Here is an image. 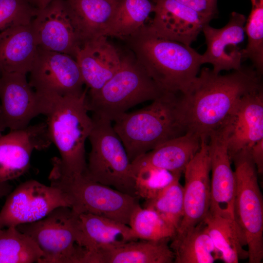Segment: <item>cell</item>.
I'll list each match as a JSON object with an SVG mask.
<instances>
[{"label":"cell","mask_w":263,"mask_h":263,"mask_svg":"<svg viewBox=\"0 0 263 263\" xmlns=\"http://www.w3.org/2000/svg\"><path fill=\"white\" fill-rule=\"evenodd\" d=\"M251 157L258 173L263 172V139L256 142L250 150Z\"/></svg>","instance_id":"d590c367"},{"label":"cell","mask_w":263,"mask_h":263,"mask_svg":"<svg viewBox=\"0 0 263 263\" xmlns=\"http://www.w3.org/2000/svg\"><path fill=\"white\" fill-rule=\"evenodd\" d=\"M147 25L158 36L190 45L210 19L176 0H157Z\"/></svg>","instance_id":"d6986e66"},{"label":"cell","mask_w":263,"mask_h":263,"mask_svg":"<svg viewBox=\"0 0 263 263\" xmlns=\"http://www.w3.org/2000/svg\"><path fill=\"white\" fill-rule=\"evenodd\" d=\"M42 255L34 241L17 227L0 228V263H39Z\"/></svg>","instance_id":"f1b7e54d"},{"label":"cell","mask_w":263,"mask_h":263,"mask_svg":"<svg viewBox=\"0 0 263 263\" xmlns=\"http://www.w3.org/2000/svg\"><path fill=\"white\" fill-rule=\"evenodd\" d=\"M77 217L70 207H60L38 221L16 227L41 250L39 263H84L87 251L77 243Z\"/></svg>","instance_id":"9c48e42d"},{"label":"cell","mask_w":263,"mask_h":263,"mask_svg":"<svg viewBox=\"0 0 263 263\" xmlns=\"http://www.w3.org/2000/svg\"><path fill=\"white\" fill-rule=\"evenodd\" d=\"M250 150L231 158L236 178L234 217L246 241L249 263H261L263 259V198Z\"/></svg>","instance_id":"ba28073f"},{"label":"cell","mask_w":263,"mask_h":263,"mask_svg":"<svg viewBox=\"0 0 263 263\" xmlns=\"http://www.w3.org/2000/svg\"><path fill=\"white\" fill-rule=\"evenodd\" d=\"M179 181L175 180L155 197L145 200L143 206L156 211L176 231L184 213V188Z\"/></svg>","instance_id":"4dcf8cb0"},{"label":"cell","mask_w":263,"mask_h":263,"mask_svg":"<svg viewBox=\"0 0 263 263\" xmlns=\"http://www.w3.org/2000/svg\"><path fill=\"white\" fill-rule=\"evenodd\" d=\"M263 89L261 74L243 68L224 75L204 67L183 93L179 105L186 132L208 141L244 95Z\"/></svg>","instance_id":"6da1fadb"},{"label":"cell","mask_w":263,"mask_h":263,"mask_svg":"<svg viewBox=\"0 0 263 263\" xmlns=\"http://www.w3.org/2000/svg\"><path fill=\"white\" fill-rule=\"evenodd\" d=\"M30 85L41 95L80 96L85 85L76 60L71 56L38 47Z\"/></svg>","instance_id":"8fae6325"},{"label":"cell","mask_w":263,"mask_h":263,"mask_svg":"<svg viewBox=\"0 0 263 263\" xmlns=\"http://www.w3.org/2000/svg\"><path fill=\"white\" fill-rule=\"evenodd\" d=\"M26 74L2 72L0 77V132L26 128L40 114L46 115V99L33 90Z\"/></svg>","instance_id":"7c38bea8"},{"label":"cell","mask_w":263,"mask_h":263,"mask_svg":"<svg viewBox=\"0 0 263 263\" xmlns=\"http://www.w3.org/2000/svg\"><path fill=\"white\" fill-rule=\"evenodd\" d=\"M220 260L225 263H238L248 258L245 238L235 221L208 212L203 220Z\"/></svg>","instance_id":"4316f807"},{"label":"cell","mask_w":263,"mask_h":263,"mask_svg":"<svg viewBox=\"0 0 263 263\" xmlns=\"http://www.w3.org/2000/svg\"><path fill=\"white\" fill-rule=\"evenodd\" d=\"M77 232L78 244L90 253L138 240L128 225L91 213L78 214Z\"/></svg>","instance_id":"44dd1931"},{"label":"cell","mask_w":263,"mask_h":263,"mask_svg":"<svg viewBox=\"0 0 263 263\" xmlns=\"http://www.w3.org/2000/svg\"><path fill=\"white\" fill-rule=\"evenodd\" d=\"M183 216L176 233H181L203 221L210 199V160L207 141L202 140L200 150L184 172Z\"/></svg>","instance_id":"9a60e30c"},{"label":"cell","mask_w":263,"mask_h":263,"mask_svg":"<svg viewBox=\"0 0 263 263\" xmlns=\"http://www.w3.org/2000/svg\"><path fill=\"white\" fill-rule=\"evenodd\" d=\"M128 225L139 240H171L176 232L156 211L140 205L132 213Z\"/></svg>","instance_id":"f546056e"},{"label":"cell","mask_w":263,"mask_h":263,"mask_svg":"<svg viewBox=\"0 0 263 263\" xmlns=\"http://www.w3.org/2000/svg\"><path fill=\"white\" fill-rule=\"evenodd\" d=\"M135 175V191L139 199L148 200L153 198L181 174L150 166L132 169Z\"/></svg>","instance_id":"d6a6232c"},{"label":"cell","mask_w":263,"mask_h":263,"mask_svg":"<svg viewBox=\"0 0 263 263\" xmlns=\"http://www.w3.org/2000/svg\"><path fill=\"white\" fill-rule=\"evenodd\" d=\"M39 10L28 0H0V32L13 26L30 23Z\"/></svg>","instance_id":"836d02e7"},{"label":"cell","mask_w":263,"mask_h":263,"mask_svg":"<svg viewBox=\"0 0 263 263\" xmlns=\"http://www.w3.org/2000/svg\"><path fill=\"white\" fill-rule=\"evenodd\" d=\"M87 91L86 88L80 96H45L49 103L45 115L48 133L60 156L53 158L52 170L62 175L84 174L86 170L85 142L93 126Z\"/></svg>","instance_id":"3957f363"},{"label":"cell","mask_w":263,"mask_h":263,"mask_svg":"<svg viewBox=\"0 0 263 263\" xmlns=\"http://www.w3.org/2000/svg\"><path fill=\"white\" fill-rule=\"evenodd\" d=\"M122 56L105 36L82 44L75 59L88 93L99 90L113 75L121 64Z\"/></svg>","instance_id":"ffe728a7"},{"label":"cell","mask_w":263,"mask_h":263,"mask_svg":"<svg viewBox=\"0 0 263 263\" xmlns=\"http://www.w3.org/2000/svg\"><path fill=\"white\" fill-rule=\"evenodd\" d=\"M124 40L163 93H183L202 65V55L190 45L160 37L147 25Z\"/></svg>","instance_id":"7a4b0ae2"},{"label":"cell","mask_w":263,"mask_h":263,"mask_svg":"<svg viewBox=\"0 0 263 263\" xmlns=\"http://www.w3.org/2000/svg\"><path fill=\"white\" fill-rule=\"evenodd\" d=\"M1 132H0V135L1 134Z\"/></svg>","instance_id":"ab89813d"},{"label":"cell","mask_w":263,"mask_h":263,"mask_svg":"<svg viewBox=\"0 0 263 263\" xmlns=\"http://www.w3.org/2000/svg\"><path fill=\"white\" fill-rule=\"evenodd\" d=\"M208 145L210 160V199L208 212L234 220L236 178L227 149L224 126L212 132Z\"/></svg>","instance_id":"4fadbf2b"},{"label":"cell","mask_w":263,"mask_h":263,"mask_svg":"<svg viewBox=\"0 0 263 263\" xmlns=\"http://www.w3.org/2000/svg\"><path fill=\"white\" fill-rule=\"evenodd\" d=\"M210 20L217 13V0H176Z\"/></svg>","instance_id":"e575fe53"},{"label":"cell","mask_w":263,"mask_h":263,"mask_svg":"<svg viewBox=\"0 0 263 263\" xmlns=\"http://www.w3.org/2000/svg\"><path fill=\"white\" fill-rule=\"evenodd\" d=\"M51 185L67 197L71 209L77 214L91 213L129 224L138 198L93 181L84 174L67 176L51 170Z\"/></svg>","instance_id":"52a82bcc"},{"label":"cell","mask_w":263,"mask_h":263,"mask_svg":"<svg viewBox=\"0 0 263 263\" xmlns=\"http://www.w3.org/2000/svg\"><path fill=\"white\" fill-rule=\"evenodd\" d=\"M151 0L152 2H154V3L156 2V1H157V0Z\"/></svg>","instance_id":"f35d334b"},{"label":"cell","mask_w":263,"mask_h":263,"mask_svg":"<svg viewBox=\"0 0 263 263\" xmlns=\"http://www.w3.org/2000/svg\"><path fill=\"white\" fill-rule=\"evenodd\" d=\"M246 17L233 12L228 23L221 28L207 24L203 28L207 49L202 55V64L210 63L216 74L222 71L236 70L242 67L243 59L240 45L245 37Z\"/></svg>","instance_id":"e0dca14e"},{"label":"cell","mask_w":263,"mask_h":263,"mask_svg":"<svg viewBox=\"0 0 263 263\" xmlns=\"http://www.w3.org/2000/svg\"><path fill=\"white\" fill-rule=\"evenodd\" d=\"M51 143L46 122L1 134L0 181H9L24 174L29 169L34 150H45Z\"/></svg>","instance_id":"5bb4252c"},{"label":"cell","mask_w":263,"mask_h":263,"mask_svg":"<svg viewBox=\"0 0 263 263\" xmlns=\"http://www.w3.org/2000/svg\"><path fill=\"white\" fill-rule=\"evenodd\" d=\"M38 47L75 59L81 43L65 0H53L31 21Z\"/></svg>","instance_id":"2e32d148"},{"label":"cell","mask_w":263,"mask_h":263,"mask_svg":"<svg viewBox=\"0 0 263 263\" xmlns=\"http://www.w3.org/2000/svg\"></svg>","instance_id":"60d3db41"},{"label":"cell","mask_w":263,"mask_h":263,"mask_svg":"<svg viewBox=\"0 0 263 263\" xmlns=\"http://www.w3.org/2000/svg\"><path fill=\"white\" fill-rule=\"evenodd\" d=\"M154 8L155 3L150 0H121L102 36L124 40L146 25Z\"/></svg>","instance_id":"83f0119b"},{"label":"cell","mask_w":263,"mask_h":263,"mask_svg":"<svg viewBox=\"0 0 263 263\" xmlns=\"http://www.w3.org/2000/svg\"><path fill=\"white\" fill-rule=\"evenodd\" d=\"M136 240L89 254V263H172L174 256L168 243Z\"/></svg>","instance_id":"cb8c5ba5"},{"label":"cell","mask_w":263,"mask_h":263,"mask_svg":"<svg viewBox=\"0 0 263 263\" xmlns=\"http://www.w3.org/2000/svg\"><path fill=\"white\" fill-rule=\"evenodd\" d=\"M35 7L40 10L46 7L53 0H28Z\"/></svg>","instance_id":"74e56055"},{"label":"cell","mask_w":263,"mask_h":263,"mask_svg":"<svg viewBox=\"0 0 263 263\" xmlns=\"http://www.w3.org/2000/svg\"><path fill=\"white\" fill-rule=\"evenodd\" d=\"M169 245L175 263H213L220 255L203 221L196 226L176 233Z\"/></svg>","instance_id":"484cf974"},{"label":"cell","mask_w":263,"mask_h":263,"mask_svg":"<svg viewBox=\"0 0 263 263\" xmlns=\"http://www.w3.org/2000/svg\"><path fill=\"white\" fill-rule=\"evenodd\" d=\"M113 122V129L131 162L161 144L186 132L179 94L164 93L146 107L126 112Z\"/></svg>","instance_id":"277c9868"},{"label":"cell","mask_w":263,"mask_h":263,"mask_svg":"<svg viewBox=\"0 0 263 263\" xmlns=\"http://www.w3.org/2000/svg\"><path fill=\"white\" fill-rule=\"evenodd\" d=\"M38 47L31 22L0 32V73H29Z\"/></svg>","instance_id":"7402d4cb"},{"label":"cell","mask_w":263,"mask_h":263,"mask_svg":"<svg viewBox=\"0 0 263 263\" xmlns=\"http://www.w3.org/2000/svg\"><path fill=\"white\" fill-rule=\"evenodd\" d=\"M92 118L93 126L88 137L91 149L84 175L137 197L131 162L112 121L94 114Z\"/></svg>","instance_id":"8992f818"},{"label":"cell","mask_w":263,"mask_h":263,"mask_svg":"<svg viewBox=\"0 0 263 263\" xmlns=\"http://www.w3.org/2000/svg\"><path fill=\"white\" fill-rule=\"evenodd\" d=\"M121 0H65L81 45L102 36Z\"/></svg>","instance_id":"d4e9b609"},{"label":"cell","mask_w":263,"mask_h":263,"mask_svg":"<svg viewBox=\"0 0 263 263\" xmlns=\"http://www.w3.org/2000/svg\"><path fill=\"white\" fill-rule=\"evenodd\" d=\"M133 56H123L119 68L104 86L87 92L89 111L112 122L131 108L164 93Z\"/></svg>","instance_id":"5b68a950"},{"label":"cell","mask_w":263,"mask_h":263,"mask_svg":"<svg viewBox=\"0 0 263 263\" xmlns=\"http://www.w3.org/2000/svg\"><path fill=\"white\" fill-rule=\"evenodd\" d=\"M13 189V186L8 181H0V199L7 196Z\"/></svg>","instance_id":"8d00e7d4"},{"label":"cell","mask_w":263,"mask_h":263,"mask_svg":"<svg viewBox=\"0 0 263 263\" xmlns=\"http://www.w3.org/2000/svg\"><path fill=\"white\" fill-rule=\"evenodd\" d=\"M201 142L198 135L186 132L161 144L132 161V169L150 166L181 174L200 150Z\"/></svg>","instance_id":"603a6c76"},{"label":"cell","mask_w":263,"mask_h":263,"mask_svg":"<svg viewBox=\"0 0 263 263\" xmlns=\"http://www.w3.org/2000/svg\"><path fill=\"white\" fill-rule=\"evenodd\" d=\"M252 8L245 24L248 38L243 58L249 59L260 74L263 70V0H250Z\"/></svg>","instance_id":"1f68e13d"},{"label":"cell","mask_w":263,"mask_h":263,"mask_svg":"<svg viewBox=\"0 0 263 263\" xmlns=\"http://www.w3.org/2000/svg\"><path fill=\"white\" fill-rule=\"evenodd\" d=\"M60 207H70L60 189L35 180H28L7 195L0 211V228L38 221Z\"/></svg>","instance_id":"30bf717a"},{"label":"cell","mask_w":263,"mask_h":263,"mask_svg":"<svg viewBox=\"0 0 263 263\" xmlns=\"http://www.w3.org/2000/svg\"><path fill=\"white\" fill-rule=\"evenodd\" d=\"M223 125L230 159L263 139V89L243 96Z\"/></svg>","instance_id":"ac0fdd59"}]
</instances>
